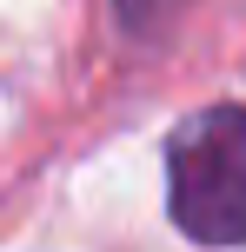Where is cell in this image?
I'll use <instances>...</instances> for the list:
<instances>
[{
    "mask_svg": "<svg viewBox=\"0 0 246 252\" xmlns=\"http://www.w3.org/2000/svg\"><path fill=\"white\" fill-rule=\"evenodd\" d=\"M167 213L193 246H246V106H200L173 126Z\"/></svg>",
    "mask_w": 246,
    "mask_h": 252,
    "instance_id": "obj_1",
    "label": "cell"
},
{
    "mask_svg": "<svg viewBox=\"0 0 246 252\" xmlns=\"http://www.w3.org/2000/svg\"><path fill=\"white\" fill-rule=\"evenodd\" d=\"M113 7H120V20H127L133 33H167L173 13H180V0H113Z\"/></svg>",
    "mask_w": 246,
    "mask_h": 252,
    "instance_id": "obj_2",
    "label": "cell"
}]
</instances>
